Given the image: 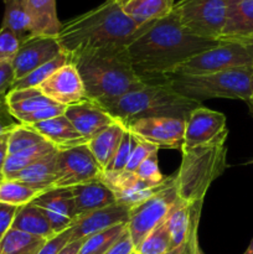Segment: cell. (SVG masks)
I'll return each instance as SVG.
<instances>
[{
    "instance_id": "cell-1",
    "label": "cell",
    "mask_w": 253,
    "mask_h": 254,
    "mask_svg": "<svg viewBox=\"0 0 253 254\" xmlns=\"http://www.w3.org/2000/svg\"><path fill=\"white\" fill-rule=\"evenodd\" d=\"M218 41L189 32L171 10L166 16L139 27L126 46V52L134 71L149 82L173 73L184 62L211 49Z\"/></svg>"
},
{
    "instance_id": "cell-2",
    "label": "cell",
    "mask_w": 253,
    "mask_h": 254,
    "mask_svg": "<svg viewBox=\"0 0 253 254\" xmlns=\"http://www.w3.org/2000/svg\"><path fill=\"white\" fill-rule=\"evenodd\" d=\"M117 0H106L94 9L62 22L57 42L66 55L104 49H126L139 30Z\"/></svg>"
},
{
    "instance_id": "cell-3",
    "label": "cell",
    "mask_w": 253,
    "mask_h": 254,
    "mask_svg": "<svg viewBox=\"0 0 253 254\" xmlns=\"http://www.w3.org/2000/svg\"><path fill=\"white\" fill-rule=\"evenodd\" d=\"M67 57L78 71L89 101L102 108L148 82L134 71L126 47L82 51Z\"/></svg>"
},
{
    "instance_id": "cell-4",
    "label": "cell",
    "mask_w": 253,
    "mask_h": 254,
    "mask_svg": "<svg viewBox=\"0 0 253 254\" xmlns=\"http://www.w3.org/2000/svg\"><path fill=\"white\" fill-rule=\"evenodd\" d=\"M227 136L228 130L211 143L181 150L180 168L174 176L179 200L190 206L203 203L210 186L227 168Z\"/></svg>"
},
{
    "instance_id": "cell-5",
    "label": "cell",
    "mask_w": 253,
    "mask_h": 254,
    "mask_svg": "<svg viewBox=\"0 0 253 254\" xmlns=\"http://www.w3.org/2000/svg\"><path fill=\"white\" fill-rule=\"evenodd\" d=\"M200 106H202L200 102L181 96L163 82L149 81L103 109L126 126L133 121L151 117H174L186 121L190 112Z\"/></svg>"
},
{
    "instance_id": "cell-6",
    "label": "cell",
    "mask_w": 253,
    "mask_h": 254,
    "mask_svg": "<svg viewBox=\"0 0 253 254\" xmlns=\"http://www.w3.org/2000/svg\"><path fill=\"white\" fill-rule=\"evenodd\" d=\"M155 81L200 103L211 98L241 99L247 103L253 97V66L203 74L169 73Z\"/></svg>"
},
{
    "instance_id": "cell-7",
    "label": "cell",
    "mask_w": 253,
    "mask_h": 254,
    "mask_svg": "<svg viewBox=\"0 0 253 254\" xmlns=\"http://www.w3.org/2000/svg\"><path fill=\"white\" fill-rule=\"evenodd\" d=\"M247 66H253V39L220 40L217 45L180 64L173 73L203 74Z\"/></svg>"
},
{
    "instance_id": "cell-8",
    "label": "cell",
    "mask_w": 253,
    "mask_h": 254,
    "mask_svg": "<svg viewBox=\"0 0 253 254\" xmlns=\"http://www.w3.org/2000/svg\"><path fill=\"white\" fill-rule=\"evenodd\" d=\"M178 202L179 196L173 176L150 197L130 208L126 230L135 250L154 228L166 220Z\"/></svg>"
},
{
    "instance_id": "cell-9",
    "label": "cell",
    "mask_w": 253,
    "mask_h": 254,
    "mask_svg": "<svg viewBox=\"0 0 253 254\" xmlns=\"http://www.w3.org/2000/svg\"><path fill=\"white\" fill-rule=\"evenodd\" d=\"M228 0H179L173 11L180 24L192 35L218 40L226 21Z\"/></svg>"
},
{
    "instance_id": "cell-10",
    "label": "cell",
    "mask_w": 253,
    "mask_h": 254,
    "mask_svg": "<svg viewBox=\"0 0 253 254\" xmlns=\"http://www.w3.org/2000/svg\"><path fill=\"white\" fill-rule=\"evenodd\" d=\"M102 174L101 168L87 145L57 150L54 189L73 188L101 179Z\"/></svg>"
},
{
    "instance_id": "cell-11",
    "label": "cell",
    "mask_w": 253,
    "mask_h": 254,
    "mask_svg": "<svg viewBox=\"0 0 253 254\" xmlns=\"http://www.w3.org/2000/svg\"><path fill=\"white\" fill-rule=\"evenodd\" d=\"M135 138L154 144L159 149H180L184 144L185 119L174 117H151L126 124Z\"/></svg>"
},
{
    "instance_id": "cell-12",
    "label": "cell",
    "mask_w": 253,
    "mask_h": 254,
    "mask_svg": "<svg viewBox=\"0 0 253 254\" xmlns=\"http://www.w3.org/2000/svg\"><path fill=\"white\" fill-rule=\"evenodd\" d=\"M227 119L221 112L200 106L190 112L185 121V134L181 150L211 143L228 130Z\"/></svg>"
},
{
    "instance_id": "cell-13",
    "label": "cell",
    "mask_w": 253,
    "mask_h": 254,
    "mask_svg": "<svg viewBox=\"0 0 253 254\" xmlns=\"http://www.w3.org/2000/svg\"><path fill=\"white\" fill-rule=\"evenodd\" d=\"M37 88L47 98L66 108L89 101L78 71L69 62L57 69Z\"/></svg>"
},
{
    "instance_id": "cell-14",
    "label": "cell",
    "mask_w": 253,
    "mask_h": 254,
    "mask_svg": "<svg viewBox=\"0 0 253 254\" xmlns=\"http://www.w3.org/2000/svg\"><path fill=\"white\" fill-rule=\"evenodd\" d=\"M62 54L56 37L30 36L20 42L19 50L11 61L15 81L22 78L30 72L51 61Z\"/></svg>"
},
{
    "instance_id": "cell-15",
    "label": "cell",
    "mask_w": 253,
    "mask_h": 254,
    "mask_svg": "<svg viewBox=\"0 0 253 254\" xmlns=\"http://www.w3.org/2000/svg\"><path fill=\"white\" fill-rule=\"evenodd\" d=\"M31 203L44 211L56 235L71 227L76 221L73 196L68 188L45 191Z\"/></svg>"
},
{
    "instance_id": "cell-16",
    "label": "cell",
    "mask_w": 253,
    "mask_h": 254,
    "mask_svg": "<svg viewBox=\"0 0 253 254\" xmlns=\"http://www.w3.org/2000/svg\"><path fill=\"white\" fill-rule=\"evenodd\" d=\"M101 180L113 192L117 203L131 208L155 193L159 189L139 179L135 173H103Z\"/></svg>"
},
{
    "instance_id": "cell-17",
    "label": "cell",
    "mask_w": 253,
    "mask_h": 254,
    "mask_svg": "<svg viewBox=\"0 0 253 254\" xmlns=\"http://www.w3.org/2000/svg\"><path fill=\"white\" fill-rule=\"evenodd\" d=\"M130 208L121 203L107 206L77 218L72 225L71 241L84 240L92 235L119 225H126Z\"/></svg>"
},
{
    "instance_id": "cell-18",
    "label": "cell",
    "mask_w": 253,
    "mask_h": 254,
    "mask_svg": "<svg viewBox=\"0 0 253 254\" xmlns=\"http://www.w3.org/2000/svg\"><path fill=\"white\" fill-rule=\"evenodd\" d=\"M64 117L86 141L93 139L97 134L117 122L108 112L91 101L67 107Z\"/></svg>"
},
{
    "instance_id": "cell-19",
    "label": "cell",
    "mask_w": 253,
    "mask_h": 254,
    "mask_svg": "<svg viewBox=\"0 0 253 254\" xmlns=\"http://www.w3.org/2000/svg\"><path fill=\"white\" fill-rule=\"evenodd\" d=\"M253 39V0H228L226 21L218 40Z\"/></svg>"
},
{
    "instance_id": "cell-20",
    "label": "cell",
    "mask_w": 253,
    "mask_h": 254,
    "mask_svg": "<svg viewBox=\"0 0 253 254\" xmlns=\"http://www.w3.org/2000/svg\"><path fill=\"white\" fill-rule=\"evenodd\" d=\"M69 189L73 196L76 220L87 213L117 203L113 192L101 179Z\"/></svg>"
},
{
    "instance_id": "cell-21",
    "label": "cell",
    "mask_w": 253,
    "mask_h": 254,
    "mask_svg": "<svg viewBox=\"0 0 253 254\" xmlns=\"http://www.w3.org/2000/svg\"><path fill=\"white\" fill-rule=\"evenodd\" d=\"M30 20L31 36L57 37L62 22L57 16L56 0H22Z\"/></svg>"
},
{
    "instance_id": "cell-22",
    "label": "cell",
    "mask_w": 253,
    "mask_h": 254,
    "mask_svg": "<svg viewBox=\"0 0 253 254\" xmlns=\"http://www.w3.org/2000/svg\"><path fill=\"white\" fill-rule=\"evenodd\" d=\"M30 127H32L45 140L52 144L57 150L76 148V146L87 144V141L73 128L71 122L64 117V114L49 119V121L32 124Z\"/></svg>"
},
{
    "instance_id": "cell-23",
    "label": "cell",
    "mask_w": 253,
    "mask_h": 254,
    "mask_svg": "<svg viewBox=\"0 0 253 254\" xmlns=\"http://www.w3.org/2000/svg\"><path fill=\"white\" fill-rule=\"evenodd\" d=\"M124 14L138 26L161 19L171 12L175 0H117Z\"/></svg>"
},
{
    "instance_id": "cell-24",
    "label": "cell",
    "mask_w": 253,
    "mask_h": 254,
    "mask_svg": "<svg viewBox=\"0 0 253 254\" xmlns=\"http://www.w3.org/2000/svg\"><path fill=\"white\" fill-rule=\"evenodd\" d=\"M124 130H126L124 124L117 121L111 127L97 134L93 139L87 141V148L93 155L94 160L101 168L102 173L107 170L109 163L113 159L114 154H116L117 149L121 144L122 138H123Z\"/></svg>"
},
{
    "instance_id": "cell-25",
    "label": "cell",
    "mask_w": 253,
    "mask_h": 254,
    "mask_svg": "<svg viewBox=\"0 0 253 254\" xmlns=\"http://www.w3.org/2000/svg\"><path fill=\"white\" fill-rule=\"evenodd\" d=\"M11 228L45 240L56 235L44 211L31 202L17 208Z\"/></svg>"
},
{
    "instance_id": "cell-26",
    "label": "cell",
    "mask_w": 253,
    "mask_h": 254,
    "mask_svg": "<svg viewBox=\"0 0 253 254\" xmlns=\"http://www.w3.org/2000/svg\"><path fill=\"white\" fill-rule=\"evenodd\" d=\"M56 153L57 150L32 165L27 166L12 179L21 181L37 190H41L42 192L51 190L54 189L56 181Z\"/></svg>"
},
{
    "instance_id": "cell-27",
    "label": "cell",
    "mask_w": 253,
    "mask_h": 254,
    "mask_svg": "<svg viewBox=\"0 0 253 254\" xmlns=\"http://www.w3.org/2000/svg\"><path fill=\"white\" fill-rule=\"evenodd\" d=\"M6 101L10 112L17 121L32 112L57 104L42 94L39 88L11 89L6 94Z\"/></svg>"
},
{
    "instance_id": "cell-28",
    "label": "cell",
    "mask_w": 253,
    "mask_h": 254,
    "mask_svg": "<svg viewBox=\"0 0 253 254\" xmlns=\"http://www.w3.org/2000/svg\"><path fill=\"white\" fill-rule=\"evenodd\" d=\"M56 150L57 149L52 144H50L49 141H44V143L37 144V145L31 146V148L19 151V153L7 155L4 166L5 180H10L17 173L24 170L25 168L32 165L34 163L41 160L45 156L55 153Z\"/></svg>"
},
{
    "instance_id": "cell-29",
    "label": "cell",
    "mask_w": 253,
    "mask_h": 254,
    "mask_svg": "<svg viewBox=\"0 0 253 254\" xmlns=\"http://www.w3.org/2000/svg\"><path fill=\"white\" fill-rule=\"evenodd\" d=\"M4 17L1 27L11 31L20 42L31 36L30 20L22 0H4Z\"/></svg>"
},
{
    "instance_id": "cell-30",
    "label": "cell",
    "mask_w": 253,
    "mask_h": 254,
    "mask_svg": "<svg viewBox=\"0 0 253 254\" xmlns=\"http://www.w3.org/2000/svg\"><path fill=\"white\" fill-rule=\"evenodd\" d=\"M46 241L10 228L0 241V254H37Z\"/></svg>"
},
{
    "instance_id": "cell-31",
    "label": "cell",
    "mask_w": 253,
    "mask_h": 254,
    "mask_svg": "<svg viewBox=\"0 0 253 254\" xmlns=\"http://www.w3.org/2000/svg\"><path fill=\"white\" fill-rule=\"evenodd\" d=\"M41 193H44L41 190L31 188L14 179L0 183V202L15 207H21L32 202Z\"/></svg>"
},
{
    "instance_id": "cell-32",
    "label": "cell",
    "mask_w": 253,
    "mask_h": 254,
    "mask_svg": "<svg viewBox=\"0 0 253 254\" xmlns=\"http://www.w3.org/2000/svg\"><path fill=\"white\" fill-rule=\"evenodd\" d=\"M66 64H68V57H67V55L64 54V52H62L59 56L55 57L54 60L46 62L45 64H42V66L37 67L36 69L30 72V73L26 74L25 77L15 81L11 89L37 88L42 82L46 81L51 74H54L57 69L61 68V67L64 66Z\"/></svg>"
},
{
    "instance_id": "cell-33",
    "label": "cell",
    "mask_w": 253,
    "mask_h": 254,
    "mask_svg": "<svg viewBox=\"0 0 253 254\" xmlns=\"http://www.w3.org/2000/svg\"><path fill=\"white\" fill-rule=\"evenodd\" d=\"M126 230V225H119L84 238L78 254H103Z\"/></svg>"
},
{
    "instance_id": "cell-34",
    "label": "cell",
    "mask_w": 253,
    "mask_h": 254,
    "mask_svg": "<svg viewBox=\"0 0 253 254\" xmlns=\"http://www.w3.org/2000/svg\"><path fill=\"white\" fill-rule=\"evenodd\" d=\"M166 221V220H165ZM164 221L163 223L154 228L148 236L143 240V242L138 246L135 252L138 254H165L170 252L171 240L169 233L168 226Z\"/></svg>"
},
{
    "instance_id": "cell-35",
    "label": "cell",
    "mask_w": 253,
    "mask_h": 254,
    "mask_svg": "<svg viewBox=\"0 0 253 254\" xmlns=\"http://www.w3.org/2000/svg\"><path fill=\"white\" fill-rule=\"evenodd\" d=\"M44 141L46 140L32 127L20 124L19 127L12 129L9 135H7V155L19 153V151L31 148V146L37 145V144H41Z\"/></svg>"
},
{
    "instance_id": "cell-36",
    "label": "cell",
    "mask_w": 253,
    "mask_h": 254,
    "mask_svg": "<svg viewBox=\"0 0 253 254\" xmlns=\"http://www.w3.org/2000/svg\"><path fill=\"white\" fill-rule=\"evenodd\" d=\"M135 144L136 138L126 128L121 144H119L113 159L111 160L108 168L104 173H122V171L126 170V166L128 164L129 159H130L131 151H133Z\"/></svg>"
},
{
    "instance_id": "cell-37",
    "label": "cell",
    "mask_w": 253,
    "mask_h": 254,
    "mask_svg": "<svg viewBox=\"0 0 253 254\" xmlns=\"http://www.w3.org/2000/svg\"><path fill=\"white\" fill-rule=\"evenodd\" d=\"M135 174L139 179H141V180L145 181L149 185L154 186V188H160L168 180V179L164 178L160 168H159L158 153L151 154L145 161H143L140 166L136 169Z\"/></svg>"
},
{
    "instance_id": "cell-38",
    "label": "cell",
    "mask_w": 253,
    "mask_h": 254,
    "mask_svg": "<svg viewBox=\"0 0 253 254\" xmlns=\"http://www.w3.org/2000/svg\"><path fill=\"white\" fill-rule=\"evenodd\" d=\"M158 151H159V148L156 145L136 138V144L135 146H134L133 151H131L130 159H129L128 164H126V170L124 171L135 173L136 169L140 166V164L143 163V161H145L151 154L158 153Z\"/></svg>"
},
{
    "instance_id": "cell-39",
    "label": "cell",
    "mask_w": 253,
    "mask_h": 254,
    "mask_svg": "<svg viewBox=\"0 0 253 254\" xmlns=\"http://www.w3.org/2000/svg\"><path fill=\"white\" fill-rule=\"evenodd\" d=\"M20 46V40L6 29H0V64L11 62Z\"/></svg>"
},
{
    "instance_id": "cell-40",
    "label": "cell",
    "mask_w": 253,
    "mask_h": 254,
    "mask_svg": "<svg viewBox=\"0 0 253 254\" xmlns=\"http://www.w3.org/2000/svg\"><path fill=\"white\" fill-rule=\"evenodd\" d=\"M64 111H66V107L60 106V104H54V106L45 107V108L39 109V111L26 114L22 118H20L19 122L21 124H25V126H32V124L40 123V122H45L49 121V119L56 118V117L63 116Z\"/></svg>"
},
{
    "instance_id": "cell-41",
    "label": "cell",
    "mask_w": 253,
    "mask_h": 254,
    "mask_svg": "<svg viewBox=\"0 0 253 254\" xmlns=\"http://www.w3.org/2000/svg\"><path fill=\"white\" fill-rule=\"evenodd\" d=\"M71 235H72V226L67 230L62 231V232L57 233L54 237L49 238L46 242L44 243L37 254H57L66 245L71 242Z\"/></svg>"
},
{
    "instance_id": "cell-42",
    "label": "cell",
    "mask_w": 253,
    "mask_h": 254,
    "mask_svg": "<svg viewBox=\"0 0 253 254\" xmlns=\"http://www.w3.org/2000/svg\"><path fill=\"white\" fill-rule=\"evenodd\" d=\"M20 122L15 118L7 106L6 94H0V135L10 133L12 129L20 126Z\"/></svg>"
},
{
    "instance_id": "cell-43",
    "label": "cell",
    "mask_w": 253,
    "mask_h": 254,
    "mask_svg": "<svg viewBox=\"0 0 253 254\" xmlns=\"http://www.w3.org/2000/svg\"><path fill=\"white\" fill-rule=\"evenodd\" d=\"M135 252L133 242H131L130 235L128 230L122 233L121 237L108 248L103 254H133Z\"/></svg>"
},
{
    "instance_id": "cell-44",
    "label": "cell",
    "mask_w": 253,
    "mask_h": 254,
    "mask_svg": "<svg viewBox=\"0 0 253 254\" xmlns=\"http://www.w3.org/2000/svg\"><path fill=\"white\" fill-rule=\"evenodd\" d=\"M19 207L6 205V203L0 202V241L4 237L5 233L11 228L12 221Z\"/></svg>"
},
{
    "instance_id": "cell-45",
    "label": "cell",
    "mask_w": 253,
    "mask_h": 254,
    "mask_svg": "<svg viewBox=\"0 0 253 254\" xmlns=\"http://www.w3.org/2000/svg\"><path fill=\"white\" fill-rule=\"evenodd\" d=\"M15 82V73L11 62L0 64V94H7Z\"/></svg>"
},
{
    "instance_id": "cell-46",
    "label": "cell",
    "mask_w": 253,
    "mask_h": 254,
    "mask_svg": "<svg viewBox=\"0 0 253 254\" xmlns=\"http://www.w3.org/2000/svg\"><path fill=\"white\" fill-rule=\"evenodd\" d=\"M198 223L193 227L192 232H191L190 236V254H203L202 251H201L200 245H198Z\"/></svg>"
},
{
    "instance_id": "cell-47",
    "label": "cell",
    "mask_w": 253,
    "mask_h": 254,
    "mask_svg": "<svg viewBox=\"0 0 253 254\" xmlns=\"http://www.w3.org/2000/svg\"><path fill=\"white\" fill-rule=\"evenodd\" d=\"M82 243H83V240L78 241H71L68 245L64 246L61 251H60L57 254H78L79 248H81Z\"/></svg>"
},
{
    "instance_id": "cell-48",
    "label": "cell",
    "mask_w": 253,
    "mask_h": 254,
    "mask_svg": "<svg viewBox=\"0 0 253 254\" xmlns=\"http://www.w3.org/2000/svg\"><path fill=\"white\" fill-rule=\"evenodd\" d=\"M6 158H7V148H6V143H4L1 146H0V183H2V181L5 180L4 166H5V160H6Z\"/></svg>"
},
{
    "instance_id": "cell-49",
    "label": "cell",
    "mask_w": 253,
    "mask_h": 254,
    "mask_svg": "<svg viewBox=\"0 0 253 254\" xmlns=\"http://www.w3.org/2000/svg\"><path fill=\"white\" fill-rule=\"evenodd\" d=\"M165 254H190V238H189V241L183 246V247L178 248V250H173Z\"/></svg>"
},
{
    "instance_id": "cell-50",
    "label": "cell",
    "mask_w": 253,
    "mask_h": 254,
    "mask_svg": "<svg viewBox=\"0 0 253 254\" xmlns=\"http://www.w3.org/2000/svg\"><path fill=\"white\" fill-rule=\"evenodd\" d=\"M243 254H253V238H252V241H251V243H250V246H248V248H247V250H246V252L243 253Z\"/></svg>"
},
{
    "instance_id": "cell-51",
    "label": "cell",
    "mask_w": 253,
    "mask_h": 254,
    "mask_svg": "<svg viewBox=\"0 0 253 254\" xmlns=\"http://www.w3.org/2000/svg\"><path fill=\"white\" fill-rule=\"evenodd\" d=\"M7 135H9V133L7 134H4V135H0V146L2 145L4 143H6L7 140Z\"/></svg>"
},
{
    "instance_id": "cell-52",
    "label": "cell",
    "mask_w": 253,
    "mask_h": 254,
    "mask_svg": "<svg viewBox=\"0 0 253 254\" xmlns=\"http://www.w3.org/2000/svg\"><path fill=\"white\" fill-rule=\"evenodd\" d=\"M247 104H248V107H250L251 114H252V116H253V98H251L250 101L247 102Z\"/></svg>"
},
{
    "instance_id": "cell-53",
    "label": "cell",
    "mask_w": 253,
    "mask_h": 254,
    "mask_svg": "<svg viewBox=\"0 0 253 254\" xmlns=\"http://www.w3.org/2000/svg\"><path fill=\"white\" fill-rule=\"evenodd\" d=\"M133 254H138V253H136V252H134V253H133Z\"/></svg>"
},
{
    "instance_id": "cell-54",
    "label": "cell",
    "mask_w": 253,
    "mask_h": 254,
    "mask_svg": "<svg viewBox=\"0 0 253 254\" xmlns=\"http://www.w3.org/2000/svg\"><path fill=\"white\" fill-rule=\"evenodd\" d=\"M252 98H253V97H252Z\"/></svg>"
}]
</instances>
